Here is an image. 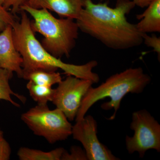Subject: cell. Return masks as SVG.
Instances as JSON below:
<instances>
[{
    "instance_id": "6da1fadb",
    "label": "cell",
    "mask_w": 160,
    "mask_h": 160,
    "mask_svg": "<svg viewBox=\"0 0 160 160\" xmlns=\"http://www.w3.org/2000/svg\"><path fill=\"white\" fill-rule=\"evenodd\" d=\"M135 6L130 0H118L114 8L106 3L83 0V8L76 20L79 29L110 49L124 50L143 43L142 33L126 15Z\"/></svg>"
},
{
    "instance_id": "7a4b0ae2",
    "label": "cell",
    "mask_w": 160,
    "mask_h": 160,
    "mask_svg": "<svg viewBox=\"0 0 160 160\" xmlns=\"http://www.w3.org/2000/svg\"><path fill=\"white\" fill-rule=\"evenodd\" d=\"M21 11L20 21H15L12 27L15 46L22 58V76L35 70L56 72L60 69L67 75L90 80L93 84L98 82V75L92 71L98 66L97 61L92 60L84 65H76L64 62L52 55L36 38L27 12Z\"/></svg>"
},
{
    "instance_id": "3957f363",
    "label": "cell",
    "mask_w": 160,
    "mask_h": 160,
    "mask_svg": "<svg viewBox=\"0 0 160 160\" xmlns=\"http://www.w3.org/2000/svg\"><path fill=\"white\" fill-rule=\"evenodd\" d=\"M151 81L150 76L141 67L129 68L112 75L96 88H89L82 101L76 122L83 119L95 103L106 98H110V101L103 103L101 108L105 110L114 109V113L108 119L114 120L124 97L129 93H142Z\"/></svg>"
},
{
    "instance_id": "277c9868",
    "label": "cell",
    "mask_w": 160,
    "mask_h": 160,
    "mask_svg": "<svg viewBox=\"0 0 160 160\" xmlns=\"http://www.w3.org/2000/svg\"><path fill=\"white\" fill-rule=\"evenodd\" d=\"M21 10L30 14L33 19L31 27L33 32L42 35V46L50 54L61 58H69L74 48L79 29L75 20L57 18L45 9H37L22 5Z\"/></svg>"
},
{
    "instance_id": "5b68a950",
    "label": "cell",
    "mask_w": 160,
    "mask_h": 160,
    "mask_svg": "<svg viewBox=\"0 0 160 160\" xmlns=\"http://www.w3.org/2000/svg\"><path fill=\"white\" fill-rule=\"evenodd\" d=\"M21 119L36 135L50 144L65 141L72 135L71 123L62 110L49 109L48 104L38 105L21 116Z\"/></svg>"
},
{
    "instance_id": "8992f818",
    "label": "cell",
    "mask_w": 160,
    "mask_h": 160,
    "mask_svg": "<svg viewBox=\"0 0 160 160\" xmlns=\"http://www.w3.org/2000/svg\"><path fill=\"white\" fill-rule=\"evenodd\" d=\"M130 128L134 131L132 137L126 136V149L129 154L138 152L143 158L147 150L160 152V125L146 109L134 112Z\"/></svg>"
},
{
    "instance_id": "52a82bcc",
    "label": "cell",
    "mask_w": 160,
    "mask_h": 160,
    "mask_svg": "<svg viewBox=\"0 0 160 160\" xmlns=\"http://www.w3.org/2000/svg\"><path fill=\"white\" fill-rule=\"evenodd\" d=\"M93 83L89 80L68 75L55 89L52 102L70 121L75 119L83 98Z\"/></svg>"
},
{
    "instance_id": "ba28073f",
    "label": "cell",
    "mask_w": 160,
    "mask_h": 160,
    "mask_svg": "<svg viewBox=\"0 0 160 160\" xmlns=\"http://www.w3.org/2000/svg\"><path fill=\"white\" fill-rule=\"evenodd\" d=\"M97 132L96 121L91 115H87L72 126V135L82 143L88 160H120L99 141Z\"/></svg>"
},
{
    "instance_id": "9c48e42d",
    "label": "cell",
    "mask_w": 160,
    "mask_h": 160,
    "mask_svg": "<svg viewBox=\"0 0 160 160\" xmlns=\"http://www.w3.org/2000/svg\"><path fill=\"white\" fill-rule=\"evenodd\" d=\"M22 62L15 46L12 26L9 25L0 33V66L22 78Z\"/></svg>"
},
{
    "instance_id": "30bf717a",
    "label": "cell",
    "mask_w": 160,
    "mask_h": 160,
    "mask_svg": "<svg viewBox=\"0 0 160 160\" xmlns=\"http://www.w3.org/2000/svg\"><path fill=\"white\" fill-rule=\"evenodd\" d=\"M23 5L34 9H46L61 17L76 20L82 10L83 0H26Z\"/></svg>"
},
{
    "instance_id": "8fae6325",
    "label": "cell",
    "mask_w": 160,
    "mask_h": 160,
    "mask_svg": "<svg viewBox=\"0 0 160 160\" xmlns=\"http://www.w3.org/2000/svg\"><path fill=\"white\" fill-rule=\"evenodd\" d=\"M140 22L136 24L142 33L160 32V0H154L142 13L137 15Z\"/></svg>"
},
{
    "instance_id": "7c38bea8",
    "label": "cell",
    "mask_w": 160,
    "mask_h": 160,
    "mask_svg": "<svg viewBox=\"0 0 160 160\" xmlns=\"http://www.w3.org/2000/svg\"><path fill=\"white\" fill-rule=\"evenodd\" d=\"M62 147L49 152L28 147H21L18 152L17 155L20 160H61L65 151Z\"/></svg>"
},
{
    "instance_id": "4fadbf2b",
    "label": "cell",
    "mask_w": 160,
    "mask_h": 160,
    "mask_svg": "<svg viewBox=\"0 0 160 160\" xmlns=\"http://www.w3.org/2000/svg\"><path fill=\"white\" fill-rule=\"evenodd\" d=\"M13 73L0 66V100H4L11 103L16 107H20L19 104L12 100V96L16 97L23 103L26 102V98L24 96L12 91L9 85V81Z\"/></svg>"
},
{
    "instance_id": "5bb4252c",
    "label": "cell",
    "mask_w": 160,
    "mask_h": 160,
    "mask_svg": "<svg viewBox=\"0 0 160 160\" xmlns=\"http://www.w3.org/2000/svg\"><path fill=\"white\" fill-rule=\"evenodd\" d=\"M22 78L37 85L49 87L58 84L62 80L59 72L42 70H35L24 74Z\"/></svg>"
},
{
    "instance_id": "9a60e30c",
    "label": "cell",
    "mask_w": 160,
    "mask_h": 160,
    "mask_svg": "<svg viewBox=\"0 0 160 160\" xmlns=\"http://www.w3.org/2000/svg\"><path fill=\"white\" fill-rule=\"evenodd\" d=\"M26 88L32 98L38 105H46L49 102H52L55 89H52V87L40 86L29 81L26 85Z\"/></svg>"
},
{
    "instance_id": "2e32d148",
    "label": "cell",
    "mask_w": 160,
    "mask_h": 160,
    "mask_svg": "<svg viewBox=\"0 0 160 160\" xmlns=\"http://www.w3.org/2000/svg\"><path fill=\"white\" fill-rule=\"evenodd\" d=\"M61 160H88L85 150L78 146H72L70 153L65 150Z\"/></svg>"
},
{
    "instance_id": "e0dca14e",
    "label": "cell",
    "mask_w": 160,
    "mask_h": 160,
    "mask_svg": "<svg viewBox=\"0 0 160 160\" xmlns=\"http://www.w3.org/2000/svg\"><path fill=\"white\" fill-rule=\"evenodd\" d=\"M143 42L147 47L153 49V51L157 53L158 59H160V38L156 35L152 34L149 35L147 33H142Z\"/></svg>"
},
{
    "instance_id": "ac0fdd59",
    "label": "cell",
    "mask_w": 160,
    "mask_h": 160,
    "mask_svg": "<svg viewBox=\"0 0 160 160\" xmlns=\"http://www.w3.org/2000/svg\"><path fill=\"white\" fill-rule=\"evenodd\" d=\"M15 22L13 16L8 9L0 6V32H2L9 25L12 26Z\"/></svg>"
},
{
    "instance_id": "d6986e66",
    "label": "cell",
    "mask_w": 160,
    "mask_h": 160,
    "mask_svg": "<svg viewBox=\"0 0 160 160\" xmlns=\"http://www.w3.org/2000/svg\"><path fill=\"white\" fill-rule=\"evenodd\" d=\"M11 154V147L4 138L3 131L0 128V160H9Z\"/></svg>"
},
{
    "instance_id": "ffe728a7",
    "label": "cell",
    "mask_w": 160,
    "mask_h": 160,
    "mask_svg": "<svg viewBox=\"0 0 160 160\" xmlns=\"http://www.w3.org/2000/svg\"><path fill=\"white\" fill-rule=\"evenodd\" d=\"M26 0H7L3 5L6 9H11L12 13L16 14L20 11V8Z\"/></svg>"
},
{
    "instance_id": "44dd1931",
    "label": "cell",
    "mask_w": 160,
    "mask_h": 160,
    "mask_svg": "<svg viewBox=\"0 0 160 160\" xmlns=\"http://www.w3.org/2000/svg\"><path fill=\"white\" fill-rule=\"evenodd\" d=\"M154 0H132L135 6L141 8L147 7Z\"/></svg>"
},
{
    "instance_id": "7402d4cb",
    "label": "cell",
    "mask_w": 160,
    "mask_h": 160,
    "mask_svg": "<svg viewBox=\"0 0 160 160\" xmlns=\"http://www.w3.org/2000/svg\"><path fill=\"white\" fill-rule=\"evenodd\" d=\"M7 0H0V6H3Z\"/></svg>"
},
{
    "instance_id": "603a6c76",
    "label": "cell",
    "mask_w": 160,
    "mask_h": 160,
    "mask_svg": "<svg viewBox=\"0 0 160 160\" xmlns=\"http://www.w3.org/2000/svg\"><path fill=\"white\" fill-rule=\"evenodd\" d=\"M101 1H104V0H101Z\"/></svg>"
}]
</instances>
